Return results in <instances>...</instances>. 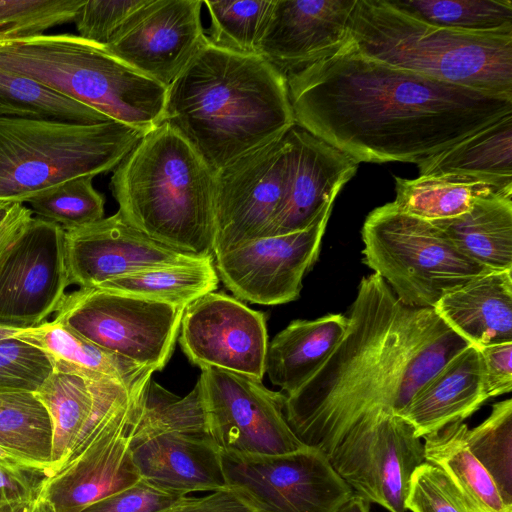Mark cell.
Wrapping results in <instances>:
<instances>
[{
  "label": "cell",
  "instance_id": "26",
  "mask_svg": "<svg viewBox=\"0 0 512 512\" xmlns=\"http://www.w3.org/2000/svg\"><path fill=\"white\" fill-rule=\"evenodd\" d=\"M347 323L343 314L292 321L268 343L265 373L271 383L286 395L298 389L332 353Z\"/></svg>",
  "mask_w": 512,
  "mask_h": 512
},
{
  "label": "cell",
  "instance_id": "40",
  "mask_svg": "<svg viewBox=\"0 0 512 512\" xmlns=\"http://www.w3.org/2000/svg\"><path fill=\"white\" fill-rule=\"evenodd\" d=\"M53 371L48 356L17 338L0 341V393L36 391Z\"/></svg>",
  "mask_w": 512,
  "mask_h": 512
},
{
  "label": "cell",
  "instance_id": "38",
  "mask_svg": "<svg viewBox=\"0 0 512 512\" xmlns=\"http://www.w3.org/2000/svg\"><path fill=\"white\" fill-rule=\"evenodd\" d=\"M93 178L80 176L50 187L27 201L30 210L64 231L101 220L105 199L93 187Z\"/></svg>",
  "mask_w": 512,
  "mask_h": 512
},
{
  "label": "cell",
  "instance_id": "7",
  "mask_svg": "<svg viewBox=\"0 0 512 512\" xmlns=\"http://www.w3.org/2000/svg\"><path fill=\"white\" fill-rule=\"evenodd\" d=\"M144 134L114 120L0 116V201L24 204L64 181L114 170Z\"/></svg>",
  "mask_w": 512,
  "mask_h": 512
},
{
  "label": "cell",
  "instance_id": "32",
  "mask_svg": "<svg viewBox=\"0 0 512 512\" xmlns=\"http://www.w3.org/2000/svg\"><path fill=\"white\" fill-rule=\"evenodd\" d=\"M0 446L23 465L47 475L52 466L53 423L34 391L1 393Z\"/></svg>",
  "mask_w": 512,
  "mask_h": 512
},
{
  "label": "cell",
  "instance_id": "17",
  "mask_svg": "<svg viewBox=\"0 0 512 512\" xmlns=\"http://www.w3.org/2000/svg\"><path fill=\"white\" fill-rule=\"evenodd\" d=\"M179 333L192 364L262 381L269 343L263 312L237 298L209 292L184 309Z\"/></svg>",
  "mask_w": 512,
  "mask_h": 512
},
{
  "label": "cell",
  "instance_id": "22",
  "mask_svg": "<svg viewBox=\"0 0 512 512\" xmlns=\"http://www.w3.org/2000/svg\"><path fill=\"white\" fill-rule=\"evenodd\" d=\"M289 174L281 208L264 237L285 235L311 226L333 206L359 163L307 130L292 126Z\"/></svg>",
  "mask_w": 512,
  "mask_h": 512
},
{
  "label": "cell",
  "instance_id": "43",
  "mask_svg": "<svg viewBox=\"0 0 512 512\" xmlns=\"http://www.w3.org/2000/svg\"><path fill=\"white\" fill-rule=\"evenodd\" d=\"M180 495L159 489L142 479L89 505L81 512H160L180 498Z\"/></svg>",
  "mask_w": 512,
  "mask_h": 512
},
{
  "label": "cell",
  "instance_id": "33",
  "mask_svg": "<svg viewBox=\"0 0 512 512\" xmlns=\"http://www.w3.org/2000/svg\"><path fill=\"white\" fill-rule=\"evenodd\" d=\"M213 257L186 264L154 267L112 279L99 288L185 309L214 292L219 277Z\"/></svg>",
  "mask_w": 512,
  "mask_h": 512
},
{
  "label": "cell",
  "instance_id": "11",
  "mask_svg": "<svg viewBox=\"0 0 512 512\" xmlns=\"http://www.w3.org/2000/svg\"><path fill=\"white\" fill-rule=\"evenodd\" d=\"M338 475L369 503L406 512L414 470L425 462L424 445L401 416L383 409L359 420L329 457Z\"/></svg>",
  "mask_w": 512,
  "mask_h": 512
},
{
  "label": "cell",
  "instance_id": "6",
  "mask_svg": "<svg viewBox=\"0 0 512 512\" xmlns=\"http://www.w3.org/2000/svg\"><path fill=\"white\" fill-rule=\"evenodd\" d=\"M0 69L145 133L163 123L167 88L79 35L0 38Z\"/></svg>",
  "mask_w": 512,
  "mask_h": 512
},
{
  "label": "cell",
  "instance_id": "21",
  "mask_svg": "<svg viewBox=\"0 0 512 512\" xmlns=\"http://www.w3.org/2000/svg\"><path fill=\"white\" fill-rule=\"evenodd\" d=\"M130 452L140 479L164 491L188 495L227 487L220 450L207 434L159 428L137 417Z\"/></svg>",
  "mask_w": 512,
  "mask_h": 512
},
{
  "label": "cell",
  "instance_id": "41",
  "mask_svg": "<svg viewBox=\"0 0 512 512\" xmlns=\"http://www.w3.org/2000/svg\"><path fill=\"white\" fill-rule=\"evenodd\" d=\"M405 507L411 512H472L447 475L427 461L411 476Z\"/></svg>",
  "mask_w": 512,
  "mask_h": 512
},
{
  "label": "cell",
  "instance_id": "8",
  "mask_svg": "<svg viewBox=\"0 0 512 512\" xmlns=\"http://www.w3.org/2000/svg\"><path fill=\"white\" fill-rule=\"evenodd\" d=\"M361 235L363 262L409 307L434 308L446 293L491 271L462 253L432 222L393 202L368 214Z\"/></svg>",
  "mask_w": 512,
  "mask_h": 512
},
{
  "label": "cell",
  "instance_id": "16",
  "mask_svg": "<svg viewBox=\"0 0 512 512\" xmlns=\"http://www.w3.org/2000/svg\"><path fill=\"white\" fill-rule=\"evenodd\" d=\"M144 391L108 378L53 370L34 391L53 423L47 476L77 458L107 428L136 412Z\"/></svg>",
  "mask_w": 512,
  "mask_h": 512
},
{
  "label": "cell",
  "instance_id": "3",
  "mask_svg": "<svg viewBox=\"0 0 512 512\" xmlns=\"http://www.w3.org/2000/svg\"><path fill=\"white\" fill-rule=\"evenodd\" d=\"M214 172L295 125L286 77L207 42L167 87L164 119Z\"/></svg>",
  "mask_w": 512,
  "mask_h": 512
},
{
  "label": "cell",
  "instance_id": "13",
  "mask_svg": "<svg viewBox=\"0 0 512 512\" xmlns=\"http://www.w3.org/2000/svg\"><path fill=\"white\" fill-rule=\"evenodd\" d=\"M288 131L215 173V257L264 237L276 218L289 174Z\"/></svg>",
  "mask_w": 512,
  "mask_h": 512
},
{
  "label": "cell",
  "instance_id": "24",
  "mask_svg": "<svg viewBox=\"0 0 512 512\" xmlns=\"http://www.w3.org/2000/svg\"><path fill=\"white\" fill-rule=\"evenodd\" d=\"M489 398L485 392L479 350L469 345L412 397L399 416L417 437L437 432L454 422H463Z\"/></svg>",
  "mask_w": 512,
  "mask_h": 512
},
{
  "label": "cell",
  "instance_id": "49",
  "mask_svg": "<svg viewBox=\"0 0 512 512\" xmlns=\"http://www.w3.org/2000/svg\"><path fill=\"white\" fill-rule=\"evenodd\" d=\"M337 512H370V503L353 493Z\"/></svg>",
  "mask_w": 512,
  "mask_h": 512
},
{
  "label": "cell",
  "instance_id": "51",
  "mask_svg": "<svg viewBox=\"0 0 512 512\" xmlns=\"http://www.w3.org/2000/svg\"><path fill=\"white\" fill-rule=\"evenodd\" d=\"M22 330L25 329H17L0 325V341L4 339L14 338Z\"/></svg>",
  "mask_w": 512,
  "mask_h": 512
},
{
  "label": "cell",
  "instance_id": "39",
  "mask_svg": "<svg viewBox=\"0 0 512 512\" xmlns=\"http://www.w3.org/2000/svg\"><path fill=\"white\" fill-rule=\"evenodd\" d=\"M84 0H0V38H21L73 22Z\"/></svg>",
  "mask_w": 512,
  "mask_h": 512
},
{
  "label": "cell",
  "instance_id": "20",
  "mask_svg": "<svg viewBox=\"0 0 512 512\" xmlns=\"http://www.w3.org/2000/svg\"><path fill=\"white\" fill-rule=\"evenodd\" d=\"M356 0H274L257 54L285 77L339 50Z\"/></svg>",
  "mask_w": 512,
  "mask_h": 512
},
{
  "label": "cell",
  "instance_id": "14",
  "mask_svg": "<svg viewBox=\"0 0 512 512\" xmlns=\"http://www.w3.org/2000/svg\"><path fill=\"white\" fill-rule=\"evenodd\" d=\"M331 211L327 208L304 230L257 238L216 256L218 277L242 301L278 305L296 300L318 259Z\"/></svg>",
  "mask_w": 512,
  "mask_h": 512
},
{
  "label": "cell",
  "instance_id": "2",
  "mask_svg": "<svg viewBox=\"0 0 512 512\" xmlns=\"http://www.w3.org/2000/svg\"><path fill=\"white\" fill-rule=\"evenodd\" d=\"M347 328L321 366L294 392L284 414L306 446L328 458L365 415H399L415 393L470 344L434 308L404 305L377 274L364 276Z\"/></svg>",
  "mask_w": 512,
  "mask_h": 512
},
{
  "label": "cell",
  "instance_id": "29",
  "mask_svg": "<svg viewBox=\"0 0 512 512\" xmlns=\"http://www.w3.org/2000/svg\"><path fill=\"white\" fill-rule=\"evenodd\" d=\"M431 222L480 265L512 270V197L479 199L460 216Z\"/></svg>",
  "mask_w": 512,
  "mask_h": 512
},
{
  "label": "cell",
  "instance_id": "12",
  "mask_svg": "<svg viewBox=\"0 0 512 512\" xmlns=\"http://www.w3.org/2000/svg\"><path fill=\"white\" fill-rule=\"evenodd\" d=\"M197 381L207 431L220 451L275 455L306 446L286 420L282 392L216 367L201 368Z\"/></svg>",
  "mask_w": 512,
  "mask_h": 512
},
{
  "label": "cell",
  "instance_id": "25",
  "mask_svg": "<svg viewBox=\"0 0 512 512\" xmlns=\"http://www.w3.org/2000/svg\"><path fill=\"white\" fill-rule=\"evenodd\" d=\"M434 310L470 345L512 342V270L474 277L443 295Z\"/></svg>",
  "mask_w": 512,
  "mask_h": 512
},
{
  "label": "cell",
  "instance_id": "42",
  "mask_svg": "<svg viewBox=\"0 0 512 512\" xmlns=\"http://www.w3.org/2000/svg\"><path fill=\"white\" fill-rule=\"evenodd\" d=\"M146 0H90L77 10L73 22L79 36L106 46L129 16Z\"/></svg>",
  "mask_w": 512,
  "mask_h": 512
},
{
  "label": "cell",
  "instance_id": "27",
  "mask_svg": "<svg viewBox=\"0 0 512 512\" xmlns=\"http://www.w3.org/2000/svg\"><path fill=\"white\" fill-rule=\"evenodd\" d=\"M14 338L44 352L53 370L116 380L135 391H144L154 373L150 368L93 344L53 320L22 330Z\"/></svg>",
  "mask_w": 512,
  "mask_h": 512
},
{
  "label": "cell",
  "instance_id": "37",
  "mask_svg": "<svg viewBox=\"0 0 512 512\" xmlns=\"http://www.w3.org/2000/svg\"><path fill=\"white\" fill-rule=\"evenodd\" d=\"M274 0L203 1L210 15L206 37L213 46L258 55V43Z\"/></svg>",
  "mask_w": 512,
  "mask_h": 512
},
{
  "label": "cell",
  "instance_id": "52",
  "mask_svg": "<svg viewBox=\"0 0 512 512\" xmlns=\"http://www.w3.org/2000/svg\"><path fill=\"white\" fill-rule=\"evenodd\" d=\"M0 403H1V393H0Z\"/></svg>",
  "mask_w": 512,
  "mask_h": 512
},
{
  "label": "cell",
  "instance_id": "34",
  "mask_svg": "<svg viewBox=\"0 0 512 512\" xmlns=\"http://www.w3.org/2000/svg\"><path fill=\"white\" fill-rule=\"evenodd\" d=\"M430 25L473 33L512 35L511 0H388Z\"/></svg>",
  "mask_w": 512,
  "mask_h": 512
},
{
  "label": "cell",
  "instance_id": "44",
  "mask_svg": "<svg viewBox=\"0 0 512 512\" xmlns=\"http://www.w3.org/2000/svg\"><path fill=\"white\" fill-rule=\"evenodd\" d=\"M488 398L509 393L512 390V342H501L477 347Z\"/></svg>",
  "mask_w": 512,
  "mask_h": 512
},
{
  "label": "cell",
  "instance_id": "50",
  "mask_svg": "<svg viewBox=\"0 0 512 512\" xmlns=\"http://www.w3.org/2000/svg\"><path fill=\"white\" fill-rule=\"evenodd\" d=\"M0 462L14 468H30L23 465L17 458H15L11 453L6 451L3 447L0 446ZM39 470V469H38Z\"/></svg>",
  "mask_w": 512,
  "mask_h": 512
},
{
  "label": "cell",
  "instance_id": "4",
  "mask_svg": "<svg viewBox=\"0 0 512 512\" xmlns=\"http://www.w3.org/2000/svg\"><path fill=\"white\" fill-rule=\"evenodd\" d=\"M118 212L151 238L213 255L215 173L168 124L145 133L113 170Z\"/></svg>",
  "mask_w": 512,
  "mask_h": 512
},
{
  "label": "cell",
  "instance_id": "47",
  "mask_svg": "<svg viewBox=\"0 0 512 512\" xmlns=\"http://www.w3.org/2000/svg\"><path fill=\"white\" fill-rule=\"evenodd\" d=\"M32 214L22 203L0 201V265L33 218Z\"/></svg>",
  "mask_w": 512,
  "mask_h": 512
},
{
  "label": "cell",
  "instance_id": "46",
  "mask_svg": "<svg viewBox=\"0 0 512 512\" xmlns=\"http://www.w3.org/2000/svg\"><path fill=\"white\" fill-rule=\"evenodd\" d=\"M160 512H254L231 488L225 487L201 497L183 496Z\"/></svg>",
  "mask_w": 512,
  "mask_h": 512
},
{
  "label": "cell",
  "instance_id": "31",
  "mask_svg": "<svg viewBox=\"0 0 512 512\" xmlns=\"http://www.w3.org/2000/svg\"><path fill=\"white\" fill-rule=\"evenodd\" d=\"M416 165L420 175L512 178V113Z\"/></svg>",
  "mask_w": 512,
  "mask_h": 512
},
{
  "label": "cell",
  "instance_id": "48",
  "mask_svg": "<svg viewBox=\"0 0 512 512\" xmlns=\"http://www.w3.org/2000/svg\"><path fill=\"white\" fill-rule=\"evenodd\" d=\"M0 512H55L52 506L38 496L33 500L11 502L0 505Z\"/></svg>",
  "mask_w": 512,
  "mask_h": 512
},
{
  "label": "cell",
  "instance_id": "1",
  "mask_svg": "<svg viewBox=\"0 0 512 512\" xmlns=\"http://www.w3.org/2000/svg\"><path fill=\"white\" fill-rule=\"evenodd\" d=\"M286 82L295 124L358 163L418 164L512 113V97L386 65L349 40Z\"/></svg>",
  "mask_w": 512,
  "mask_h": 512
},
{
  "label": "cell",
  "instance_id": "19",
  "mask_svg": "<svg viewBox=\"0 0 512 512\" xmlns=\"http://www.w3.org/2000/svg\"><path fill=\"white\" fill-rule=\"evenodd\" d=\"M203 258L151 238L127 222L118 211L94 223L65 231L68 282L80 288L99 287L129 273Z\"/></svg>",
  "mask_w": 512,
  "mask_h": 512
},
{
  "label": "cell",
  "instance_id": "36",
  "mask_svg": "<svg viewBox=\"0 0 512 512\" xmlns=\"http://www.w3.org/2000/svg\"><path fill=\"white\" fill-rule=\"evenodd\" d=\"M465 438L505 504L512 507V400L493 404L490 415L476 427L468 428Z\"/></svg>",
  "mask_w": 512,
  "mask_h": 512
},
{
  "label": "cell",
  "instance_id": "30",
  "mask_svg": "<svg viewBox=\"0 0 512 512\" xmlns=\"http://www.w3.org/2000/svg\"><path fill=\"white\" fill-rule=\"evenodd\" d=\"M467 429L464 422H454L424 436L425 461L447 475L472 512H512L487 470L469 450Z\"/></svg>",
  "mask_w": 512,
  "mask_h": 512
},
{
  "label": "cell",
  "instance_id": "23",
  "mask_svg": "<svg viewBox=\"0 0 512 512\" xmlns=\"http://www.w3.org/2000/svg\"><path fill=\"white\" fill-rule=\"evenodd\" d=\"M139 410L107 428L77 458L46 476L38 496L55 512H81L136 483L140 477L132 461L130 438Z\"/></svg>",
  "mask_w": 512,
  "mask_h": 512
},
{
  "label": "cell",
  "instance_id": "9",
  "mask_svg": "<svg viewBox=\"0 0 512 512\" xmlns=\"http://www.w3.org/2000/svg\"><path fill=\"white\" fill-rule=\"evenodd\" d=\"M183 312L170 304L91 287L65 293L53 321L156 372L172 355Z\"/></svg>",
  "mask_w": 512,
  "mask_h": 512
},
{
  "label": "cell",
  "instance_id": "28",
  "mask_svg": "<svg viewBox=\"0 0 512 512\" xmlns=\"http://www.w3.org/2000/svg\"><path fill=\"white\" fill-rule=\"evenodd\" d=\"M395 191L393 203L401 211L431 222L460 216L479 199L512 197V178L465 174L395 177Z\"/></svg>",
  "mask_w": 512,
  "mask_h": 512
},
{
  "label": "cell",
  "instance_id": "45",
  "mask_svg": "<svg viewBox=\"0 0 512 512\" xmlns=\"http://www.w3.org/2000/svg\"><path fill=\"white\" fill-rule=\"evenodd\" d=\"M46 476L43 470L14 468L0 462V505L37 498Z\"/></svg>",
  "mask_w": 512,
  "mask_h": 512
},
{
  "label": "cell",
  "instance_id": "18",
  "mask_svg": "<svg viewBox=\"0 0 512 512\" xmlns=\"http://www.w3.org/2000/svg\"><path fill=\"white\" fill-rule=\"evenodd\" d=\"M202 5L198 0H146L104 47L167 88L208 42Z\"/></svg>",
  "mask_w": 512,
  "mask_h": 512
},
{
  "label": "cell",
  "instance_id": "10",
  "mask_svg": "<svg viewBox=\"0 0 512 512\" xmlns=\"http://www.w3.org/2000/svg\"><path fill=\"white\" fill-rule=\"evenodd\" d=\"M226 486L254 512H337L353 490L319 449L275 455L220 451Z\"/></svg>",
  "mask_w": 512,
  "mask_h": 512
},
{
  "label": "cell",
  "instance_id": "15",
  "mask_svg": "<svg viewBox=\"0 0 512 512\" xmlns=\"http://www.w3.org/2000/svg\"><path fill=\"white\" fill-rule=\"evenodd\" d=\"M68 286L65 231L33 217L0 265V325L29 329L42 324Z\"/></svg>",
  "mask_w": 512,
  "mask_h": 512
},
{
  "label": "cell",
  "instance_id": "35",
  "mask_svg": "<svg viewBox=\"0 0 512 512\" xmlns=\"http://www.w3.org/2000/svg\"><path fill=\"white\" fill-rule=\"evenodd\" d=\"M0 116L96 124L111 120L97 110L32 79L0 69Z\"/></svg>",
  "mask_w": 512,
  "mask_h": 512
},
{
  "label": "cell",
  "instance_id": "5",
  "mask_svg": "<svg viewBox=\"0 0 512 512\" xmlns=\"http://www.w3.org/2000/svg\"><path fill=\"white\" fill-rule=\"evenodd\" d=\"M349 42L359 53L386 65L512 97V35L437 27L388 0H356Z\"/></svg>",
  "mask_w": 512,
  "mask_h": 512
}]
</instances>
